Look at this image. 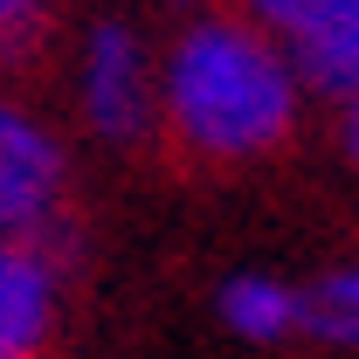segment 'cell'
<instances>
[{"mask_svg":"<svg viewBox=\"0 0 359 359\" xmlns=\"http://www.w3.org/2000/svg\"><path fill=\"white\" fill-rule=\"evenodd\" d=\"M69 208V145L35 104L0 90V235H55Z\"/></svg>","mask_w":359,"mask_h":359,"instance_id":"277c9868","label":"cell"},{"mask_svg":"<svg viewBox=\"0 0 359 359\" xmlns=\"http://www.w3.org/2000/svg\"><path fill=\"white\" fill-rule=\"evenodd\" d=\"M69 228L55 235H0V359H48L62 325V269Z\"/></svg>","mask_w":359,"mask_h":359,"instance_id":"5b68a950","label":"cell"},{"mask_svg":"<svg viewBox=\"0 0 359 359\" xmlns=\"http://www.w3.org/2000/svg\"><path fill=\"white\" fill-rule=\"evenodd\" d=\"M339 152H346V166H353V180H359V97L339 104Z\"/></svg>","mask_w":359,"mask_h":359,"instance_id":"9c48e42d","label":"cell"},{"mask_svg":"<svg viewBox=\"0 0 359 359\" xmlns=\"http://www.w3.org/2000/svg\"><path fill=\"white\" fill-rule=\"evenodd\" d=\"M215 318L242 346H297V283L276 269H235L215 290Z\"/></svg>","mask_w":359,"mask_h":359,"instance_id":"8992f818","label":"cell"},{"mask_svg":"<svg viewBox=\"0 0 359 359\" xmlns=\"http://www.w3.org/2000/svg\"><path fill=\"white\" fill-rule=\"evenodd\" d=\"M304 83L290 55L235 7H201L159 48V138L194 166L276 159L304 125Z\"/></svg>","mask_w":359,"mask_h":359,"instance_id":"6da1fadb","label":"cell"},{"mask_svg":"<svg viewBox=\"0 0 359 359\" xmlns=\"http://www.w3.org/2000/svg\"><path fill=\"white\" fill-rule=\"evenodd\" d=\"M180 7H187V14H201V7H215V0H180Z\"/></svg>","mask_w":359,"mask_h":359,"instance_id":"30bf717a","label":"cell"},{"mask_svg":"<svg viewBox=\"0 0 359 359\" xmlns=\"http://www.w3.org/2000/svg\"><path fill=\"white\" fill-rule=\"evenodd\" d=\"M48 7H55V0H0V55H14V48L35 42L48 28Z\"/></svg>","mask_w":359,"mask_h":359,"instance_id":"ba28073f","label":"cell"},{"mask_svg":"<svg viewBox=\"0 0 359 359\" xmlns=\"http://www.w3.org/2000/svg\"><path fill=\"white\" fill-rule=\"evenodd\" d=\"M69 104L97 145L132 152L159 138V48L118 14L90 21L69 55Z\"/></svg>","mask_w":359,"mask_h":359,"instance_id":"7a4b0ae2","label":"cell"},{"mask_svg":"<svg viewBox=\"0 0 359 359\" xmlns=\"http://www.w3.org/2000/svg\"><path fill=\"white\" fill-rule=\"evenodd\" d=\"M297 339L325 353H359V263H332L297 283Z\"/></svg>","mask_w":359,"mask_h":359,"instance_id":"52a82bcc","label":"cell"},{"mask_svg":"<svg viewBox=\"0 0 359 359\" xmlns=\"http://www.w3.org/2000/svg\"><path fill=\"white\" fill-rule=\"evenodd\" d=\"M228 7L290 55L304 97L332 111L359 97V0H228Z\"/></svg>","mask_w":359,"mask_h":359,"instance_id":"3957f363","label":"cell"}]
</instances>
